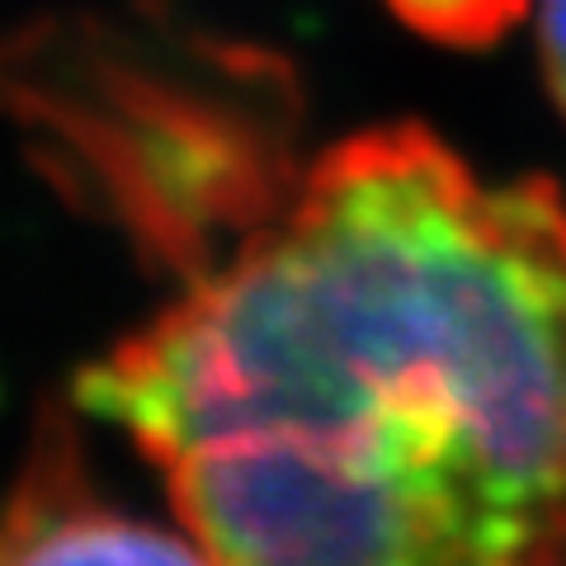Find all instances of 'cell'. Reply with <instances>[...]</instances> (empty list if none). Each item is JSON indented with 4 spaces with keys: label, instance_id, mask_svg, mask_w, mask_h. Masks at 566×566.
Wrapping results in <instances>:
<instances>
[{
    "label": "cell",
    "instance_id": "4",
    "mask_svg": "<svg viewBox=\"0 0 566 566\" xmlns=\"http://www.w3.org/2000/svg\"><path fill=\"white\" fill-rule=\"evenodd\" d=\"M538 57H543L547 91H553L557 109L566 118V0H543V10H538Z\"/></svg>",
    "mask_w": 566,
    "mask_h": 566
},
{
    "label": "cell",
    "instance_id": "2",
    "mask_svg": "<svg viewBox=\"0 0 566 566\" xmlns=\"http://www.w3.org/2000/svg\"><path fill=\"white\" fill-rule=\"evenodd\" d=\"M0 562H199L180 524H151L104 501L71 430L48 416L0 510Z\"/></svg>",
    "mask_w": 566,
    "mask_h": 566
},
{
    "label": "cell",
    "instance_id": "3",
    "mask_svg": "<svg viewBox=\"0 0 566 566\" xmlns=\"http://www.w3.org/2000/svg\"><path fill=\"white\" fill-rule=\"evenodd\" d=\"M387 6L420 39L449 48H486L524 20L528 0H387Z\"/></svg>",
    "mask_w": 566,
    "mask_h": 566
},
{
    "label": "cell",
    "instance_id": "1",
    "mask_svg": "<svg viewBox=\"0 0 566 566\" xmlns=\"http://www.w3.org/2000/svg\"><path fill=\"white\" fill-rule=\"evenodd\" d=\"M76 401L203 562L566 566V199L354 133Z\"/></svg>",
    "mask_w": 566,
    "mask_h": 566
}]
</instances>
